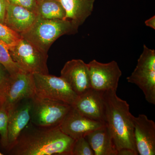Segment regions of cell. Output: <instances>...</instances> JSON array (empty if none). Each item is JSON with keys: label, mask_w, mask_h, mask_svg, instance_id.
I'll return each mask as SVG.
<instances>
[{"label": "cell", "mask_w": 155, "mask_h": 155, "mask_svg": "<svg viewBox=\"0 0 155 155\" xmlns=\"http://www.w3.org/2000/svg\"><path fill=\"white\" fill-rule=\"evenodd\" d=\"M21 38L19 34L0 22V40L5 43L8 48L14 45Z\"/></svg>", "instance_id": "20"}, {"label": "cell", "mask_w": 155, "mask_h": 155, "mask_svg": "<svg viewBox=\"0 0 155 155\" xmlns=\"http://www.w3.org/2000/svg\"><path fill=\"white\" fill-rule=\"evenodd\" d=\"M36 14L47 19H64L66 12L60 0H37Z\"/></svg>", "instance_id": "18"}, {"label": "cell", "mask_w": 155, "mask_h": 155, "mask_svg": "<svg viewBox=\"0 0 155 155\" xmlns=\"http://www.w3.org/2000/svg\"><path fill=\"white\" fill-rule=\"evenodd\" d=\"M32 97L21 100L7 110L8 138L7 150L14 144L30 122Z\"/></svg>", "instance_id": "12"}, {"label": "cell", "mask_w": 155, "mask_h": 155, "mask_svg": "<svg viewBox=\"0 0 155 155\" xmlns=\"http://www.w3.org/2000/svg\"><path fill=\"white\" fill-rule=\"evenodd\" d=\"M72 106L59 101L42 98L35 95L31 98L30 122L35 126H59Z\"/></svg>", "instance_id": "4"}, {"label": "cell", "mask_w": 155, "mask_h": 155, "mask_svg": "<svg viewBox=\"0 0 155 155\" xmlns=\"http://www.w3.org/2000/svg\"><path fill=\"white\" fill-rule=\"evenodd\" d=\"M4 155V154H3L1 152V151H0V155Z\"/></svg>", "instance_id": "28"}, {"label": "cell", "mask_w": 155, "mask_h": 155, "mask_svg": "<svg viewBox=\"0 0 155 155\" xmlns=\"http://www.w3.org/2000/svg\"><path fill=\"white\" fill-rule=\"evenodd\" d=\"M76 33L71 23L67 20L38 17L33 25L20 35L42 51L48 53L51 45L60 37Z\"/></svg>", "instance_id": "3"}, {"label": "cell", "mask_w": 155, "mask_h": 155, "mask_svg": "<svg viewBox=\"0 0 155 155\" xmlns=\"http://www.w3.org/2000/svg\"><path fill=\"white\" fill-rule=\"evenodd\" d=\"M13 60L28 73L49 74L48 53L44 52L25 39L21 38L9 48Z\"/></svg>", "instance_id": "8"}, {"label": "cell", "mask_w": 155, "mask_h": 155, "mask_svg": "<svg viewBox=\"0 0 155 155\" xmlns=\"http://www.w3.org/2000/svg\"><path fill=\"white\" fill-rule=\"evenodd\" d=\"M75 140L59 126L38 127L30 122L8 150L14 155H72Z\"/></svg>", "instance_id": "1"}, {"label": "cell", "mask_w": 155, "mask_h": 155, "mask_svg": "<svg viewBox=\"0 0 155 155\" xmlns=\"http://www.w3.org/2000/svg\"><path fill=\"white\" fill-rule=\"evenodd\" d=\"M0 64L6 69L10 75H13L21 71H24L13 60L10 54L8 46L1 40Z\"/></svg>", "instance_id": "19"}, {"label": "cell", "mask_w": 155, "mask_h": 155, "mask_svg": "<svg viewBox=\"0 0 155 155\" xmlns=\"http://www.w3.org/2000/svg\"><path fill=\"white\" fill-rule=\"evenodd\" d=\"M146 25L147 26L150 27V28L155 29V16L151 17L150 19H147L145 22Z\"/></svg>", "instance_id": "27"}, {"label": "cell", "mask_w": 155, "mask_h": 155, "mask_svg": "<svg viewBox=\"0 0 155 155\" xmlns=\"http://www.w3.org/2000/svg\"><path fill=\"white\" fill-rule=\"evenodd\" d=\"M134 138L140 155H155V123L144 114L133 116Z\"/></svg>", "instance_id": "13"}, {"label": "cell", "mask_w": 155, "mask_h": 155, "mask_svg": "<svg viewBox=\"0 0 155 155\" xmlns=\"http://www.w3.org/2000/svg\"><path fill=\"white\" fill-rule=\"evenodd\" d=\"M92 88L101 91H117L122 72L116 61L100 63L96 60L87 64Z\"/></svg>", "instance_id": "9"}, {"label": "cell", "mask_w": 155, "mask_h": 155, "mask_svg": "<svg viewBox=\"0 0 155 155\" xmlns=\"http://www.w3.org/2000/svg\"><path fill=\"white\" fill-rule=\"evenodd\" d=\"M66 12L64 20L69 21L76 32L93 11L95 0H60Z\"/></svg>", "instance_id": "15"}, {"label": "cell", "mask_w": 155, "mask_h": 155, "mask_svg": "<svg viewBox=\"0 0 155 155\" xmlns=\"http://www.w3.org/2000/svg\"><path fill=\"white\" fill-rule=\"evenodd\" d=\"M38 17L37 14L34 12L8 3L5 24L20 34L33 25Z\"/></svg>", "instance_id": "16"}, {"label": "cell", "mask_w": 155, "mask_h": 155, "mask_svg": "<svg viewBox=\"0 0 155 155\" xmlns=\"http://www.w3.org/2000/svg\"><path fill=\"white\" fill-rule=\"evenodd\" d=\"M105 125L104 122L91 120L83 116L72 106L59 127L64 134L76 140Z\"/></svg>", "instance_id": "10"}, {"label": "cell", "mask_w": 155, "mask_h": 155, "mask_svg": "<svg viewBox=\"0 0 155 155\" xmlns=\"http://www.w3.org/2000/svg\"><path fill=\"white\" fill-rule=\"evenodd\" d=\"M10 74L6 69L0 64V84L5 82L8 78Z\"/></svg>", "instance_id": "25"}, {"label": "cell", "mask_w": 155, "mask_h": 155, "mask_svg": "<svg viewBox=\"0 0 155 155\" xmlns=\"http://www.w3.org/2000/svg\"><path fill=\"white\" fill-rule=\"evenodd\" d=\"M94 152V155H117L112 136L105 125L84 136Z\"/></svg>", "instance_id": "17"}, {"label": "cell", "mask_w": 155, "mask_h": 155, "mask_svg": "<svg viewBox=\"0 0 155 155\" xmlns=\"http://www.w3.org/2000/svg\"><path fill=\"white\" fill-rule=\"evenodd\" d=\"M104 91L91 87L78 96L72 107L89 119L104 122Z\"/></svg>", "instance_id": "14"}, {"label": "cell", "mask_w": 155, "mask_h": 155, "mask_svg": "<svg viewBox=\"0 0 155 155\" xmlns=\"http://www.w3.org/2000/svg\"><path fill=\"white\" fill-rule=\"evenodd\" d=\"M0 140L2 146L7 150L8 146V112L2 107H0Z\"/></svg>", "instance_id": "21"}, {"label": "cell", "mask_w": 155, "mask_h": 155, "mask_svg": "<svg viewBox=\"0 0 155 155\" xmlns=\"http://www.w3.org/2000/svg\"><path fill=\"white\" fill-rule=\"evenodd\" d=\"M8 3L20 6L36 13L37 0H7Z\"/></svg>", "instance_id": "23"}, {"label": "cell", "mask_w": 155, "mask_h": 155, "mask_svg": "<svg viewBox=\"0 0 155 155\" xmlns=\"http://www.w3.org/2000/svg\"><path fill=\"white\" fill-rule=\"evenodd\" d=\"M61 77L78 96L91 87L88 65L80 59L67 61L61 70Z\"/></svg>", "instance_id": "11"}, {"label": "cell", "mask_w": 155, "mask_h": 155, "mask_svg": "<svg viewBox=\"0 0 155 155\" xmlns=\"http://www.w3.org/2000/svg\"><path fill=\"white\" fill-rule=\"evenodd\" d=\"M72 155H94V152L84 137L75 140Z\"/></svg>", "instance_id": "22"}, {"label": "cell", "mask_w": 155, "mask_h": 155, "mask_svg": "<svg viewBox=\"0 0 155 155\" xmlns=\"http://www.w3.org/2000/svg\"><path fill=\"white\" fill-rule=\"evenodd\" d=\"M138 153L128 148H123L117 151V155H137Z\"/></svg>", "instance_id": "26"}, {"label": "cell", "mask_w": 155, "mask_h": 155, "mask_svg": "<svg viewBox=\"0 0 155 155\" xmlns=\"http://www.w3.org/2000/svg\"><path fill=\"white\" fill-rule=\"evenodd\" d=\"M8 4L7 0H0V22L4 24Z\"/></svg>", "instance_id": "24"}, {"label": "cell", "mask_w": 155, "mask_h": 155, "mask_svg": "<svg viewBox=\"0 0 155 155\" xmlns=\"http://www.w3.org/2000/svg\"><path fill=\"white\" fill-rule=\"evenodd\" d=\"M104 123L112 136L117 151L130 149L137 153L134 138L133 116L127 101L121 99L116 91H104Z\"/></svg>", "instance_id": "2"}, {"label": "cell", "mask_w": 155, "mask_h": 155, "mask_svg": "<svg viewBox=\"0 0 155 155\" xmlns=\"http://www.w3.org/2000/svg\"><path fill=\"white\" fill-rule=\"evenodd\" d=\"M143 92L148 102L155 105V51L143 45L134 71L127 78Z\"/></svg>", "instance_id": "5"}, {"label": "cell", "mask_w": 155, "mask_h": 155, "mask_svg": "<svg viewBox=\"0 0 155 155\" xmlns=\"http://www.w3.org/2000/svg\"><path fill=\"white\" fill-rule=\"evenodd\" d=\"M35 95L33 74L21 71L0 84V107L8 110L19 101Z\"/></svg>", "instance_id": "7"}, {"label": "cell", "mask_w": 155, "mask_h": 155, "mask_svg": "<svg viewBox=\"0 0 155 155\" xmlns=\"http://www.w3.org/2000/svg\"><path fill=\"white\" fill-rule=\"evenodd\" d=\"M35 95L73 106L78 96L61 77L49 74H33Z\"/></svg>", "instance_id": "6"}]
</instances>
